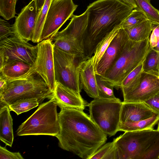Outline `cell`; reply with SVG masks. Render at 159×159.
<instances>
[{
  "mask_svg": "<svg viewBox=\"0 0 159 159\" xmlns=\"http://www.w3.org/2000/svg\"><path fill=\"white\" fill-rule=\"evenodd\" d=\"M7 81L6 78L2 74H0V93L3 92L6 88Z\"/></svg>",
  "mask_w": 159,
  "mask_h": 159,
  "instance_id": "obj_37",
  "label": "cell"
},
{
  "mask_svg": "<svg viewBox=\"0 0 159 159\" xmlns=\"http://www.w3.org/2000/svg\"><path fill=\"white\" fill-rule=\"evenodd\" d=\"M79 79L81 89H83L89 96L94 99L99 98L92 57L85 59L81 63Z\"/></svg>",
  "mask_w": 159,
  "mask_h": 159,
  "instance_id": "obj_18",
  "label": "cell"
},
{
  "mask_svg": "<svg viewBox=\"0 0 159 159\" xmlns=\"http://www.w3.org/2000/svg\"><path fill=\"white\" fill-rule=\"evenodd\" d=\"M134 1L137 6L136 9L143 11L152 23H159V10L152 5L151 0Z\"/></svg>",
  "mask_w": 159,
  "mask_h": 159,
  "instance_id": "obj_25",
  "label": "cell"
},
{
  "mask_svg": "<svg viewBox=\"0 0 159 159\" xmlns=\"http://www.w3.org/2000/svg\"><path fill=\"white\" fill-rule=\"evenodd\" d=\"M129 40L125 30L120 28L99 61L95 74L102 76L105 75L119 58Z\"/></svg>",
  "mask_w": 159,
  "mask_h": 159,
  "instance_id": "obj_15",
  "label": "cell"
},
{
  "mask_svg": "<svg viewBox=\"0 0 159 159\" xmlns=\"http://www.w3.org/2000/svg\"><path fill=\"white\" fill-rule=\"evenodd\" d=\"M118 159H159V131H126L114 139Z\"/></svg>",
  "mask_w": 159,
  "mask_h": 159,
  "instance_id": "obj_3",
  "label": "cell"
},
{
  "mask_svg": "<svg viewBox=\"0 0 159 159\" xmlns=\"http://www.w3.org/2000/svg\"><path fill=\"white\" fill-rule=\"evenodd\" d=\"M134 9L120 0H97L86 11L88 20L84 42L85 56L92 57L99 42L120 25Z\"/></svg>",
  "mask_w": 159,
  "mask_h": 159,
  "instance_id": "obj_2",
  "label": "cell"
},
{
  "mask_svg": "<svg viewBox=\"0 0 159 159\" xmlns=\"http://www.w3.org/2000/svg\"><path fill=\"white\" fill-rule=\"evenodd\" d=\"M8 106L0 107V139L6 145L11 147L14 139L13 119Z\"/></svg>",
  "mask_w": 159,
  "mask_h": 159,
  "instance_id": "obj_19",
  "label": "cell"
},
{
  "mask_svg": "<svg viewBox=\"0 0 159 159\" xmlns=\"http://www.w3.org/2000/svg\"><path fill=\"white\" fill-rule=\"evenodd\" d=\"M40 11L34 0L23 8L13 24L15 34L26 42L31 41Z\"/></svg>",
  "mask_w": 159,
  "mask_h": 159,
  "instance_id": "obj_14",
  "label": "cell"
},
{
  "mask_svg": "<svg viewBox=\"0 0 159 159\" xmlns=\"http://www.w3.org/2000/svg\"><path fill=\"white\" fill-rule=\"evenodd\" d=\"M57 106L54 97L41 104L34 113L19 126L17 135H48L56 137L60 129Z\"/></svg>",
  "mask_w": 159,
  "mask_h": 159,
  "instance_id": "obj_6",
  "label": "cell"
},
{
  "mask_svg": "<svg viewBox=\"0 0 159 159\" xmlns=\"http://www.w3.org/2000/svg\"><path fill=\"white\" fill-rule=\"evenodd\" d=\"M143 71L159 76V53L150 48L143 62Z\"/></svg>",
  "mask_w": 159,
  "mask_h": 159,
  "instance_id": "obj_24",
  "label": "cell"
},
{
  "mask_svg": "<svg viewBox=\"0 0 159 159\" xmlns=\"http://www.w3.org/2000/svg\"><path fill=\"white\" fill-rule=\"evenodd\" d=\"M153 29L149 37L151 48L159 53V23L153 24Z\"/></svg>",
  "mask_w": 159,
  "mask_h": 159,
  "instance_id": "obj_34",
  "label": "cell"
},
{
  "mask_svg": "<svg viewBox=\"0 0 159 159\" xmlns=\"http://www.w3.org/2000/svg\"><path fill=\"white\" fill-rule=\"evenodd\" d=\"M52 0H46L40 10L31 41L34 43H39L44 21Z\"/></svg>",
  "mask_w": 159,
  "mask_h": 159,
  "instance_id": "obj_26",
  "label": "cell"
},
{
  "mask_svg": "<svg viewBox=\"0 0 159 159\" xmlns=\"http://www.w3.org/2000/svg\"><path fill=\"white\" fill-rule=\"evenodd\" d=\"M159 92V76L143 71L132 89L123 95L124 102H144Z\"/></svg>",
  "mask_w": 159,
  "mask_h": 159,
  "instance_id": "obj_13",
  "label": "cell"
},
{
  "mask_svg": "<svg viewBox=\"0 0 159 159\" xmlns=\"http://www.w3.org/2000/svg\"><path fill=\"white\" fill-rule=\"evenodd\" d=\"M17 0H0V15L6 20L14 18Z\"/></svg>",
  "mask_w": 159,
  "mask_h": 159,
  "instance_id": "obj_32",
  "label": "cell"
},
{
  "mask_svg": "<svg viewBox=\"0 0 159 159\" xmlns=\"http://www.w3.org/2000/svg\"><path fill=\"white\" fill-rule=\"evenodd\" d=\"M120 28L119 27L114 29L104 37L97 45L92 56L94 72L99 61Z\"/></svg>",
  "mask_w": 159,
  "mask_h": 159,
  "instance_id": "obj_22",
  "label": "cell"
},
{
  "mask_svg": "<svg viewBox=\"0 0 159 159\" xmlns=\"http://www.w3.org/2000/svg\"><path fill=\"white\" fill-rule=\"evenodd\" d=\"M0 159H24L19 152H12L8 150L6 147L0 146Z\"/></svg>",
  "mask_w": 159,
  "mask_h": 159,
  "instance_id": "obj_35",
  "label": "cell"
},
{
  "mask_svg": "<svg viewBox=\"0 0 159 159\" xmlns=\"http://www.w3.org/2000/svg\"><path fill=\"white\" fill-rule=\"evenodd\" d=\"M148 19L141 11L134 9L121 23L120 27L124 29L134 27Z\"/></svg>",
  "mask_w": 159,
  "mask_h": 159,
  "instance_id": "obj_31",
  "label": "cell"
},
{
  "mask_svg": "<svg viewBox=\"0 0 159 159\" xmlns=\"http://www.w3.org/2000/svg\"><path fill=\"white\" fill-rule=\"evenodd\" d=\"M122 2L132 7L134 9H136L137 6L134 0H120Z\"/></svg>",
  "mask_w": 159,
  "mask_h": 159,
  "instance_id": "obj_38",
  "label": "cell"
},
{
  "mask_svg": "<svg viewBox=\"0 0 159 159\" xmlns=\"http://www.w3.org/2000/svg\"><path fill=\"white\" fill-rule=\"evenodd\" d=\"M142 63L130 72L122 82L120 89L123 95L130 91L137 83L143 71Z\"/></svg>",
  "mask_w": 159,
  "mask_h": 159,
  "instance_id": "obj_29",
  "label": "cell"
},
{
  "mask_svg": "<svg viewBox=\"0 0 159 159\" xmlns=\"http://www.w3.org/2000/svg\"><path fill=\"white\" fill-rule=\"evenodd\" d=\"M53 97L60 108H75L84 110L89 104L78 93L58 82H56Z\"/></svg>",
  "mask_w": 159,
  "mask_h": 159,
  "instance_id": "obj_17",
  "label": "cell"
},
{
  "mask_svg": "<svg viewBox=\"0 0 159 159\" xmlns=\"http://www.w3.org/2000/svg\"><path fill=\"white\" fill-rule=\"evenodd\" d=\"M98 98L114 99L116 98L114 93V86L108 81L102 79L101 75L96 74Z\"/></svg>",
  "mask_w": 159,
  "mask_h": 159,
  "instance_id": "obj_30",
  "label": "cell"
},
{
  "mask_svg": "<svg viewBox=\"0 0 159 159\" xmlns=\"http://www.w3.org/2000/svg\"><path fill=\"white\" fill-rule=\"evenodd\" d=\"M159 120V114L148 119L119 127L118 131L124 132L141 131L153 129V127Z\"/></svg>",
  "mask_w": 159,
  "mask_h": 159,
  "instance_id": "obj_23",
  "label": "cell"
},
{
  "mask_svg": "<svg viewBox=\"0 0 159 159\" xmlns=\"http://www.w3.org/2000/svg\"><path fill=\"white\" fill-rule=\"evenodd\" d=\"M36 59L29 71L24 75L37 73L45 82L49 90L53 93L56 81L55 78L53 54V44L51 39L43 40L37 45Z\"/></svg>",
  "mask_w": 159,
  "mask_h": 159,
  "instance_id": "obj_10",
  "label": "cell"
},
{
  "mask_svg": "<svg viewBox=\"0 0 159 159\" xmlns=\"http://www.w3.org/2000/svg\"><path fill=\"white\" fill-rule=\"evenodd\" d=\"M122 102L119 98L94 99L89 104V116L107 135H114L119 131Z\"/></svg>",
  "mask_w": 159,
  "mask_h": 159,
  "instance_id": "obj_7",
  "label": "cell"
},
{
  "mask_svg": "<svg viewBox=\"0 0 159 159\" xmlns=\"http://www.w3.org/2000/svg\"><path fill=\"white\" fill-rule=\"evenodd\" d=\"M152 109L159 114V92L144 102Z\"/></svg>",
  "mask_w": 159,
  "mask_h": 159,
  "instance_id": "obj_36",
  "label": "cell"
},
{
  "mask_svg": "<svg viewBox=\"0 0 159 159\" xmlns=\"http://www.w3.org/2000/svg\"><path fill=\"white\" fill-rule=\"evenodd\" d=\"M31 65L21 61L15 60L7 62L0 68V74L7 80L20 77L25 74Z\"/></svg>",
  "mask_w": 159,
  "mask_h": 159,
  "instance_id": "obj_20",
  "label": "cell"
},
{
  "mask_svg": "<svg viewBox=\"0 0 159 159\" xmlns=\"http://www.w3.org/2000/svg\"><path fill=\"white\" fill-rule=\"evenodd\" d=\"M54 70L56 82L80 94L79 79L81 63L88 58L84 55H77L63 51L54 46Z\"/></svg>",
  "mask_w": 159,
  "mask_h": 159,
  "instance_id": "obj_9",
  "label": "cell"
},
{
  "mask_svg": "<svg viewBox=\"0 0 159 159\" xmlns=\"http://www.w3.org/2000/svg\"><path fill=\"white\" fill-rule=\"evenodd\" d=\"M60 109V131L56 137L59 146L81 158L89 159L105 143L107 135L83 110Z\"/></svg>",
  "mask_w": 159,
  "mask_h": 159,
  "instance_id": "obj_1",
  "label": "cell"
},
{
  "mask_svg": "<svg viewBox=\"0 0 159 159\" xmlns=\"http://www.w3.org/2000/svg\"><path fill=\"white\" fill-rule=\"evenodd\" d=\"M40 103L39 100L37 98H31L18 100L8 107L10 111L15 112L18 115L37 107Z\"/></svg>",
  "mask_w": 159,
  "mask_h": 159,
  "instance_id": "obj_27",
  "label": "cell"
},
{
  "mask_svg": "<svg viewBox=\"0 0 159 159\" xmlns=\"http://www.w3.org/2000/svg\"><path fill=\"white\" fill-rule=\"evenodd\" d=\"M149 38L140 41L129 39L120 55L112 66L101 76L116 89L129 73L142 63L150 48Z\"/></svg>",
  "mask_w": 159,
  "mask_h": 159,
  "instance_id": "obj_5",
  "label": "cell"
},
{
  "mask_svg": "<svg viewBox=\"0 0 159 159\" xmlns=\"http://www.w3.org/2000/svg\"><path fill=\"white\" fill-rule=\"evenodd\" d=\"M15 34L13 25L6 20L0 19V41Z\"/></svg>",
  "mask_w": 159,
  "mask_h": 159,
  "instance_id": "obj_33",
  "label": "cell"
},
{
  "mask_svg": "<svg viewBox=\"0 0 159 159\" xmlns=\"http://www.w3.org/2000/svg\"><path fill=\"white\" fill-rule=\"evenodd\" d=\"M118 159L114 139L103 144L89 159Z\"/></svg>",
  "mask_w": 159,
  "mask_h": 159,
  "instance_id": "obj_28",
  "label": "cell"
},
{
  "mask_svg": "<svg viewBox=\"0 0 159 159\" xmlns=\"http://www.w3.org/2000/svg\"><path fill=\"white\" fill-rule=\"evenodd\" d=\"M38 52L33 46L16 34L0 41V68L6 63L15 60L31 65L34 63Z\"/></svg>",
  "mask_w": 159,
  "mask_h": 159,
  "instance_id": "obj_11",
  "label": "cell"
},
{
  "mask_svg": "<svg viewBox=\"0 0 159 159\" xmlns=\"http://www.w3.org/2000/svg\"><path fill=\"white\" fill-rule=\"evenodd\" d=\"M88 20V13L74 15L67 27L58 32L51 39L53 46L66 52L84 54V42Z\"/></svg>",
  "mask_w": 159,
  "mask_h": 159,
  "instance_id": "obj_8",
  "label": "cell"
},
{
  "mask_svg": "<svg viewBox=\"0 0 159 159\" xmlns=\"http://www.w3.org/2000/svg\"><path fill=\"white\" fill-rule=\"evenodd\" d=\"M37 9L40 10L42 8L46 0H34Z\"/></svg>",
  "mask_w": 159,
  "mask_h": 159,
  "instance_id": "obj_39",
  "label": "cell"
},
{
  "mask_svg": "<svg viewBox=\"0 0 159 159\" xmlns=\"http://www.w3.org/2000/svg\"><path fill=\"white\" fill-rule=\"evenodd\" d=\"M153 27V23L147 19L134 27L125 30L129 39L134 41H140L149 38Z\"/></svg>",
  "mask_w": 159,
  "mask_h": 159,
  "instance_id": "obj_21",
  "label": "cell"
},
{
  "mask_svg": "<svg viewBox=\"0 0 159 159\" xmlns=\"http://www.w3.org/2000/svg\"><path fill=\"white\" fill-rule=\"evenodd\" d=\"M157 130H158V131H159V120L158 122V126H157Z\"/></svg>",
  "mask_w": 159,
  "mask_h": 159,
  "instance_id": "obj_40",
  "label": "cell"
},
{
  "mask_svg": "<svg viewBox=\"0 0 159 159\" xmlns=\"http://www.w3.org/2000/svg\"><path fill=\"white\" fill-rule=\"evenodd\" d=\"M78 7L73 0H52L44 21L40 41L51 39L74 15Z\"/></svg>",
  "mask_w": 159,
  "mask_h": 159,
  "instance_id": "obj_12",
  "label": "cell"
},
{
  "mask_svg": "<svg viewBox=\"0 0 159 159\" xmlns=\"http://www.w3.org/2000/svg\"><path fill=\"white\" fill-rule=\"evenodd\" d=\"M158 114L144 102L123 101L119 127L146 119Z\"/></svg>",
  "mask_w": 159,
  "mask_h": 159,
  "instance_id": "obj_16",
  "label": "cell"
},
{
  "mask_svg": "<svg viewBox=\"0 0 159 159\" xmlns=\"http://www.w3.org/2000/svg\"><path fill=\"white\" fill-rule=\"evenodd\" d=\"M53 97V93L40 75L35 73L7 80L6 88L0 93V107L8 106L21 99L36 98L41 102Z\"/></svg>",
  "mask_w": 159,
  "mask_h": 159,
  "instance_id": "obj_4",
  "label": "cell"
}]
</instances>
